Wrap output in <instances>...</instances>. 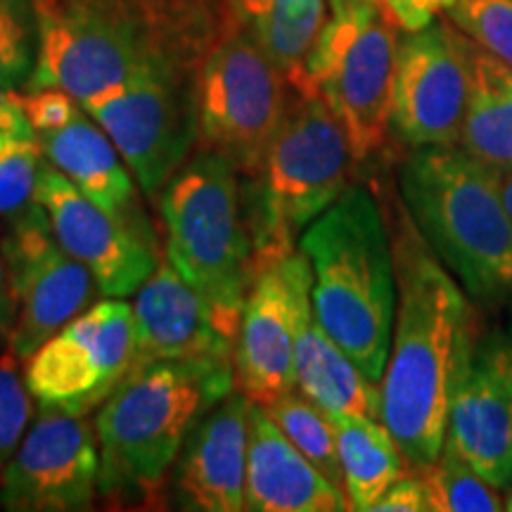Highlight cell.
I'll return each mask as SVG.
<instances>
[{
	"label": "cell",
	"instance_id": "obj_1",
	"mask_svg": "<svg viewBox=\"0 0 512 512\" xmlns=\"http://www.w3.org/2000/svg\"><path fill=\"white\" fill-rule=\"evenodd\" d=\"M389 233L396 313L380 382V420L411 470H427L444 448L453 380L479 328L475 304L418 233L401 200Z\"/></svg>",
	"mask_w": 512,
	"mask_h": 512
},
{
	"label": "cell",
	"instance_id": "obj_2",
	"mask_svg": "<svg viewBox=\"0 0 512 512\" xmlns=\"http://www.w3.org/2000/svg\"><path fill=\"white\" fill-rule=\"evenodd\" d=\"M38 57L27 93L60 88L79 102L112 91L155 55L202 60L228 27H207L176 0H34Z\"/></svg>",
	"mask_w": 512,
	"mask_h": 512
},
{
	"label": "cell",
	"instance_id": "obj_3",
	"mask_svg": "<svg viewBox=\"0 0 512 512\" xmlns=\"http://www.w3.org/2000/svg\"><path fill=\"white\" fill-rule=\"evenodd\" d=\"M233 389L230 363L155 361L133 368L93 418L100 496L121 508L162 503L183 441Z\"/></svg>",
	"mask_w": 512,
	"mask_h": 512
},
{
	"label": "cell",
	"instance_id": "obj_4",
	"mask_svg": "<svg viewBox=\"0 0 512 512\" xmlns=\"http://www.w3.org/2000/svg\"><path fill=\"white\" fill-rule=\"evenodd\" d=\"M406 214L479 309L512 304V219L501 174L458 145L413 147L399 164Z\"/></svg>",
	"mask_w": 512,
	"mask_h": 512
},
{
	"label": "cell",
	"instance_id": "obj_5",
	"mask_svg": "<svg viewBox=\"0 0 512 512\" xmlns=\"http://www.w3.org/2000/svg\"><path fill=\"white\" fill-rule=\"evenodd\" d=\"M313 316L370 380L380 384L392 344L396 264L389 221L366 185L351 183L304 230Z\"/></svg>",
	"mask_w": 512,
	"mask_h": 512
},
{
	"label": "cell",
	"instance_id": "obj_6",
	"mask_svg": "<svg viewBox=\"0 0 512 512\" xmlns=\"http://www.w3.org/2000/svg\"><path fill=\"white\" fill-rule=\"evenodd\" d=\"M240 178L228 159L197 147L159 195L166 259L207 299L233 344L256 264Z\"/></svg>",
	"mask_w": 512,
	"mask_h": 512
},
{
	"label": "cell",
	"instance_id": "obj_7",
	"mask_svg": "<svg viewBox=\"0 0 512 512\" xmlns=\"http://www.w3.org/2000/svg\"><path fill=\"white\" fill-rule=\"evenodd\" d=\"M347 131L316 93L290 88L278 131L256 178H247L254 261L297 249L302 233L351 185Z\"/></svg>",
	"mask_w": 512,
	"mask_h": 512
},
{
	"label": "cell",
	"instance_id": "obj_8",
	"mask_svg": "<svg viewBox=\"0 0 512 512\" xmlns=\"http://www.w3.org/2000/svg\"><path fill=\"white\" fill-rule=\"evenodd\" d=\"M399 24L380 0H330L328 19L292 88L328 102L347 131L356 164L392 138Z\"/></svg>",
	"mask_w": 512,
	"mask_h": 512
},
{
	"label": "cell",
	"instance_id": "obj_9",
	"mask_svg": "<svg viewBox=\"0 0 512 512\" xmlns=\"http://www.w3.org/2000/svg\"><path fill=\"white\" fill-rule=\"evenodd\" d=\"M290 88L247 24L230 22L197 64V147L228 159L245 178H256L283 121Z\"/></svg>",
	"mask_w": 512,
	"mask_h": 512
},
{
	"label": "cell",
	"instance_id": "obj_10",
	"mask_svg": "<svg viewBox=\"0 0 512 512\" xmlns=\"http://www.w3.org/2000/svg\"><path fill=\"white\" fill-rule=\"evenodd\" d=\"M197 64L188 55H155L121 86L81 102L155 200L197 150Z\"/></svg>",
	"mask_w": 512,
	"mask_h": 512
},
{
	"label": "cell",
	"instance_id": "obj_11",
	"mask_svg": "<svg viewBox=\"0 0 512 512\" xmlns=\"http://www.w3.org/2000/svg\"><path fill=\"white\" fill-rule=\"evenodd\" d=\"M136 361L133 309L105 297L24 361V382L38 406L91 415L124 382Z\"/></svg>",
	"mask_w": 512,
	"mask_h": 512
},
{
	"label": "cell",
	"instance_id": "obj_12",
	"mask_svg": "<svg viewBox=\"0 0 512 512\" xmlns=\"http://www.w3.org/2000/svg\"><path fill=\"white\" fill-rule=\"evenodd\" d=\"M311 283L309 259L299 247L254 264L233 344L235 387L254 403L264 406L294 389V347L311 309Z\"/></svg>",
	"mask_w": 512,
	"mask_h": 512
},
{
	"label": "cell",
	"instance_id": "obj_13",
	"mask_svg": "<svg viewBox=\"0 0 512 512\" xmlns=\"http://www.w3.org/2000/svg\"><path fill=\"white\" fill-rule=\"evenodd\" d=\"M472 83V41L451 19L406 31L396 55L392 136L406 147L458 145Z\"/></svg>",
	"mask_w": 512,
	"mask_h": 512
},
{
	"label": "cell",
	"instance_id": "obj_14",
	"mask_svg": "<svg viewBox=\"0 0 512 512\" xmlns=\"http://www.w3.org/2000/svg\"><path fill=\"white\" fill-rule=\"evenodd\" d=\"M0 242L15 299L8 349L24 363L46 339L91 309L100 290L93 273L57 242L41 202L8 223Z\"/></svg>",
	"mask_w": 512,
	"mask_h": 512
},
{
	"label": "cell",
	"instance_id": "obj_15",
	"mask_svg": "<svg viewBox=\"0 0 512 512\" xmlns=\"http://www.w3.org/2000/svg\"><path fill=\"white\" fill-rule=\"evenodd\" d=\"M100 496V446L88 415L38 406L15 456L0 475V508L83 512Z\"/></svg>",
	"mask_w": 512,
	"mask_h": 512
},
{
	"label": "cell",
	"instance_id": "obj_16",
	"mask_svg": "<svg viewBox=\"0 0 512 512\" xmlns=\"http://www.w3.org/2000/svg\"><path fill=\"white\" fill-rule=\"evenodd\" d=\"M36 200L55 238L93 273L100 294L126 299L155 273L162 249L150 221H128L88 200L53 164L43 162Z\"/></svg>",
	"mask_w": 512,
	"mask_h": 512
},
{
	"label": "cell",
	"instance_id": "obj_17",
	"mask_svg": "<svg viewBox=\"0 0 512 512\" xmlns=\"http://www.w3.org/2000/svg\"><path fill=\"white\" fill-rule=\"evenodd\" d=\"M249 406L238 387L209 408L183 441L169 475V501L188 512L245 510Z\"/></svg>",
	"mask_w": 512,
	"mask_h": 512
},
{
	"label": "cell",
	"instance_id": "obj_18",
	"mask_svg": "<svg viewBox=\"0 0 512 512\" xmlns=\"http://www.w3.org/2000/svg\"><path fill=\"white\" fill-rule=\"evenodd\" d=\"M136 325L133 368L155 361H211L233 366V339L207 299L169 259L140 285L131 304Z\"/></svg>",
	"mask_w": 512,
	"mask_h": 512
},
{
	"label": "cell",
	"instance_id": "obj_19",
	"mask_svg": "<svg viewBox=\"0 0 512 512\" xmlns=\"http://www.w3.org/2000/svg\"><path fill=\"white\" fill-rule=\"evenodd\" d=\"M444 441L496 489L512 484V411L489 330H479L460 361Z\"/></svg>",
	"mask_w": 512,
	"mask_h": 512
},
{
	"label": "cell",
	"instance_id": "obj_20",
	"mask_svg": "<svg viewBox=\"0 0 512 512\" xmlns=\"http://www.w3.org/2000/svg\"><path fill=\"white\" fill-rule=\"evenodd\" d=\"M245 510L342 512L349 510L342 486L332 484L285 437L261 403L249 406Z\"/></svg>",
	"mask_w": 512,
	"mask_h": 512
},
{
	"label": "cell",
	"instance_id": "obj_21",
	"mask_svg": "<svg viewBox=\"0 0 512 512\" xmlns=\"http://www.w3.org/2000/svg\"><path fill=\"white\" fill-rule=\"evenodd\" d=\"M43 157L88 200L128 221H147L140 185L107 131L81 107L67 124L36 133Z\"/></svg>",
	"mask_w": 512,
	"mask_h": 512
},
{
	"label": "cell",
	"instance_id": "obj_22",
	"mask_svg": "<svg viewBox=\"0 0 512 512\" xmlns=\"http://www.w3.org/2000/svg\"><path fill=\"white\" fill-rule=\"evenodd\" d=\"M294 389L325 413H356L380 420V384L370 380L354 358L332 339L311 309L299 325L294 347Z\"/></svg>",
	"mask_w": 512,
	"mask_h": 512
},
{
	"label": "cell",
	"instance_id": "obj_23",
	"mask_svg": "<svg viewBox=\"0 0 512 512\" xmlns=\"http://www.w3.org/2000/svg\"><path fill=\"white\" fill-rule=\"evenodd\" d=\"M458 147L496 174L512 171V67L472 43V83Z\"/></svg>",
	"mask_w": 512,
	"mask_h": 512
},
{
	"label": "cell",
	"instance_id": "obj_24",
	"mask_svg": "<svg viewBox=\"0 0 512 512\" xmlns=\"http://www.w3.org/2000/svg\"><path fill=\"white\" fill-rule=\"evenodd\" d=\"M330 420L349 510L370 512L377 498L406 475L411 465L382 420L356 413H332Z\"/></svg>",
	"mask_w": 512,
	"mask_h": 512
},
{
	"label": "cell",
	"instance_id": "obj_25",
	"mask_svg": "<svg viewBox=\"0 0 512 512\" xmlns=\"http://www.w3.org/2000/svg\"><path fill=\"white\" fill-rule=\"evenodd\" d=\"M240 19L275 67L294 81L328 19L330 0H235Z\"/></svg>",
	"mask_w": 512,
	"mask_h": 512
},
{
	"label": "cell",
	"instance_id": "obj_26",
	"mask_svg": "<svg viewBox=\"0 0 512 512\" xmlns=\"http://www.w3.org/2000/svg\"><path fill=\"white\" fill-rule=\"evenodd\" d=\"M264 408L275 420V425L285 432V437L290 439L332 484L342 486L344 489L342 465H339L337 453V437L330 415L325 413L323 408H318L311 399H306L302 392H297V389L264 403Z\"/></svg>",
	"mask_w": 512,
	"mask_h": 512
},
{
	"label": "cell",
	"instance_id": "obj_27",
	"mask_svg": "<svg viewBox=\"0 0 512 512\" xmlns=\"http://www.w3.org/2000/svg\"><path fill=\"white\" fill-rule=\"evenodd\" d=\"M430 489L432 512H501V489L489 484L448 441L439 458L420 470Z\"/></svg>",
	"mask_w": 512,
	"mask_h": 512
},
{
	"label": "cell",
	"instance_id": "obj_28",
	"mask_svg": "<svg viewBox=\"0 0 512 512\" xmlns=\"http://www.w3.org/2000/svg\"><path fill=\"white\" fill-rule=\"evenodd\" d=\"M38 57L34 0H0V86L27 91Z\"/></svg>",
	"mask_w": 512,
	"mask_h": 512
},
{
	"label": "cell",
	"instance_id": "obj_29",
	"mask_svg": "<svg viewBox=\"0 0 512 512\" xmlns=\"http://www.w3.org/2000/svg\"><path fill=\"white\" fill-rule=\"evenodd\" d=\"M46 162L38 136L19 133L10 136L0 155V219L12 223L38 207L36 185L41 166Z\"/></svg>",
	"mask_w": 512,
	"mask_h": 512
},
{
	"label": "cell",
	"instance_id": "obj_30",
	"mask_svg": "<svg viewBox=\"0 0 512 512\" xmlns=\"http://www.w3.org/2000/svg\"><path fill=\"white\" fill-rule=\"evenodd\" d=\"M446 17L475 46L512 67V0H456Z\"/></svg>",
	"mask_w": 512,
	"mask_h": 512
},
{
	"label": "cell",
	"instance_id": "obj_31",
	"mask_svg": "<svg viewBox=\"0 0 512 512\" xmlns=\"http://www.w3.org/2000/svg\"><path fill=\"white\" fill-rule=\"evenodd\" d=\"M17 361L19 358L12 351L0 356V475L15 456L19 441L34 418V396Z\"/></svg>",
	"mask_w": 512,
	"mask_h": 512
},
{
	"label": "cell",
	"instance_id": "obj_32",
	"mask_svg": "<svg viewBox=\"0 0 512 512\" xmlns=\"http://www.w3.org/2000/svg\"><path fill=\"white\" fill-rule=\"evenodd\" d=\"M24 114L36 133L53 131L67 124L81 112V102L72 98L60 88H46V91H31L22 95Z\"/></svg>",
	"mask_w": 512,
	"mask_h": 512
},
{
	"label": "cell",
	"instance_id": "obj_33",
	"mask_svg": "<svg viewBox=\"0 0 512 512\" xmlns=\"http://www.w3.org/2000/svg\"><path fill=\"white\" fill-rule=\"evenodd\" d=\"M370 512H432L430 489L420 470H408L377 498Z\"/></svg>",
	"mask_w": 512,
	"mask_h": 512
},
{
	"label": "cell",
	"instance_id": "obj_34",
	"mask_svg": "<svg viewBox=\"0 0 512 512\" xmlns=\"http://www.w3.org/2000/svg\"><path fill=\"white\" fill-rule=\"evenodd\" d=\"M456 0H382L399 29L418 31L451 8Z\"/></svg>",
	"mask_w": 512,
	"mask_h": 512
},
{
	"label": "cell",
	"instance_id": "obj_35",
	"mask_svg": "<svg viewBox=\"0 0 512 512\" xmlns=\"http://www.w3.org/2000/svg\"><path fill=\"white\" fill-rule=\"evenodd\" d=\"M0 126L8 128L10 133H31L34 126L29 124L27 114H24L22 93L10 91V88L0 86Z\"/></svg>",
	"mask_w": 512,
	"mask_h": 512
},
{
	"label": "cell",
	"instance_id": "obj_36",
	"mask_svg": "<svg viewBox=\"0 0 512 512\" xmlns=\"http://www.w3.org/2000/svg\"><path fill=\"white\" fill-rule=\"evenodd\" d=\"M491 344H494V356L501 370L505 392L510 399V411H512V316L501 330H489Z\"/></svg>",
	"mask_w": 512,
	"mask_h": 512
},
{
	"label": "cell",
	"instance_id": "obj_37",
	"mask_svg": "<svg viewBox=\"0 0 512 512\" xmlns=\"http://www.w3.org/2000/svg\"><path fill=\"white\" fill-rule=\"evenodd\" d=\"M12 323H15V299H12L10 271L0 242V344H8Z\"/></svg>",
	"mask_w": 512,
	"mask_h": 512
},
{
	"label": "cell",
	"instance_id": "obj_38",
	"mask_svg": "<svg viewBox=\"0 0 512 512\" xmlns=\"http://www.w3.org/2000/svg\"><path fill=\"white\" fill-rule=\"evenodd\" d=\"M501 188H503L505 204H508L510 219H512V171H510V174H503V176H501Z\"/></svg>",
	"mask_w": 512,
	"mask_h": 512
},
{
	"label": "cell",
	"instance_id": "obj_39",
	"mask_svg": "<svg viewBox=\"0 0 512 512\" xmlns=\"http://www.w3.org/2000/svg\"><path fill=\"white\" fill-rule=\"evenodd\" d=\"M31 133H34V131H31ZM10 136H19V133H10L8 128L0 126V155H3V150H5V145H8Z\"/></svg>",
	"mask_w": 512,
	"mask_h": 512
},
{
	"label": "cell",
	"instance_id": "obj_40",
	"mask_svg": "<svg viewBox=\"0 0 512 512\" xmlns=\"http://www.w3.org/2000/svg\"><path fill=\"white\" fill-rule=\"evenodd\" d=\"M503 505H505V510L512 512V484L508 486V496L503 498Z\"/></svg>",
	"mask_w": 512,
	"mask_h": 512
},
{
	"label": "cell",
	"instance_id": "obj_41",
	"mask_svg": "<svg viewBox=\"0 0 512 512\" xmlns=\"http://www.w3.org/2000/svg\"><path fill=\"white\" fill-rule=\"evenodd\" d=\"M380 3H382V0H380Z\"/></svg>",
	"mask_w": 512,
	"mask_h": 512
}]
</instances>
